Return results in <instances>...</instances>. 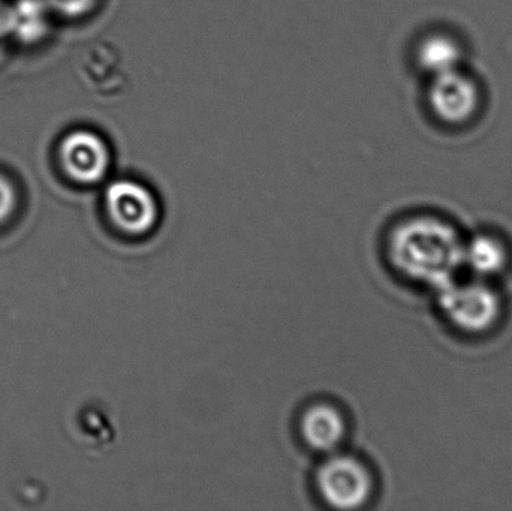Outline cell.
<instances>
[{"label": "cell", "instance_id": "cell-1", "mask_svg": "<svg viewBox=\"0 0 512 511\" xmlns=\"http://www.w3.org/2000/svg\"><path fill=\"white\" fill-rule=\"evenodd\" d=\"M388 257L397 272L436 291L454 281L465 257L456 228L432 216L397 225L388 239Z\"/></svg>", "mask_w": 512, "mask_h": 511}, {"label": "cell", "instance_id": "cell-2", "mask_svg": "<svg viewBox=\"0 0 512 511\" xmlns=\"http://www.w3.org/2000/svg\"><path fill=\"white\" fill-rule=\"evenodd\" d=\"M56 161L62 176L72 185L93 188L107 180L113 152L99 132L74 128L63 134L57 143Z\"/></svg>", "mask_w": 512, "mask_h": 511}, {"label": "cell", "instance_id": "cell-3", "mask_svg": "<svg viewBox=\"0 0 512 511\" xmlns=\"http://www.w3.org/2000/svg\"><path fill=\"white\" fill-rule=\"evenodd\" d=\"M102 204L111 227L126 237L147 236L161 218L155 192L137 180L117 179L108 183Z\"/></svg>", "mask_w": 512, "mask_h": 511}, {"label": "cell", "instance_id": "cell-4", "mask_svg": "<svg viewBox=\"0 0 512 511\" xmlns=\"http://www.w3.org/2000/svg\"><path fill=\"white\" fill-rule=\"evenodd\" d=\"M315 485L327 506L337 510H357L373 495L369 468L354 456L333 455L316 471Z\"/></svg>", "mask_w": 512, "mask_h": 511}, {"label": "cell", "instance_id": "cell-5", "mask_svg": "<svg viewBox=\"0 0 512 511\" xmlns=\"http://www.w3.org/2000/svg\"><path fill=\"white\" fill-rule=\"evenodd\" d=\"M442 314L465 333L487 332L498 323L502 305L496 291L483 284H451L438 290Z\"/></svg>", "mask_w": 512, "mask_h": 511}, {"label": "cell", "instance_id": "cell-6", "mask_svg": "<svg viewBox=\"0 0 512 511\" xmlns=\"http://www.w3.org/2000/svg\"><path fill=\"white\" fill-rule=\"evenodd\" d=\"M480 87L474 78L459 69L432 77L429 105L442 122L450 125L468 122L480 107Z\"/></svg>", "mask_w": 512, "mask_h": 511}, {"label": "cell", "instance_id": "cell-7", "mask_svg": "<svg viewBox=\"0 0 512 511\" xmlns=\"http://www.w3.org/2000/svg\"><path fill=\"white\" fill-rule=\"evenodd\" d=\"M346 431L345 417L334 405L321 402L307 408L301 416V438L315 452H336L345 440Z\"/></svg>", "mask_w": 512, "mask_h": 511}, {"label": "cell", "instance_id": "cell-8", "mask_svg": "<svg viewBox=\"0 0 512 511\" xmlns=\"http://www.w3.org/2000/svg\"><path fill=\"white\" fill-rule=\"evenodd\" d=\"M463 50L456 39L442 33L427 36L417 48V63L426 74L436 77L459 69Z\"/></svg>", "mask_w": 512, "mask_h": 511}, {"label": "cell", "instance_id": "cell-9", "mask_svg": "<svg viewBox=\"0 0 512 511\" xmlns=\"http://www.w3.org/2000/svg\"><path fill=\"white\" fill-rule=\"evenodd\" d=\"M507 249L496 237L480 234L465 246L463 263L471 267L478 276L498 275L507 266Z\"/></svg>", "mask_w": 512, "mask_h": 511}, {"label": "cell", "instance_id": "cell-10", "mask_svg": "<svg viewBox=\"0 0 512 511\" xmlns=\"http://www.w3.org/2000/svg\"><path fill=\"white\" fill-rule=\"evenodd\" d=\"M51 15L62 20L78 21L92 15L101 0H42Z\"/></svg>", "mask_w": 512, "mask_h": 511}, {"label": "cell", "instance_id": "cell-11", "mask_svg": "<svg viewBox=\"0 0 512 511\" xmlns=\"http://www.w3.org/2000/svg\"><path fill=\"white\" fill-rule=\"evenodd\" d=\"M20 189L9 174L0 171V228L12 221L20 209Z\"/></svg>", "mask_w": 512, "mask_h": 511}]
</instances>
